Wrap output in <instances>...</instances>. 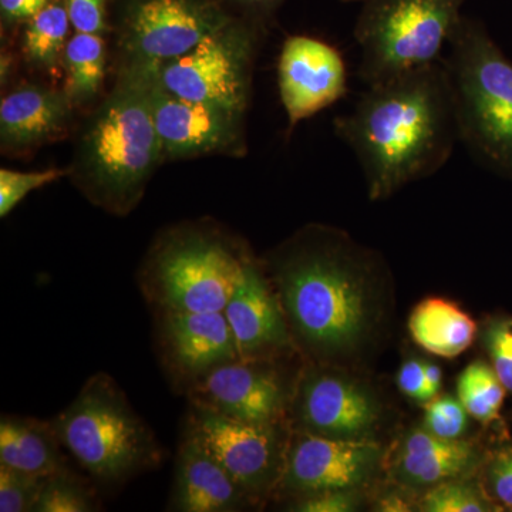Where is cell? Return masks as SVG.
<instances>
[{
	"label": "cell",
	"instance_id": "6da1fadb",
	"mask_svg": "<svg viewBox=\"0 0 512 512\" xmlns=\"http://www.w3.org/2000/svg\"><path fill=\"white\" fill-rule=\"evenodd\" d=\"M261 262L295 349L326 365L360 345L372 323L375 254L340 229L309 224Z\"/></svg>",
	"mask_w": 512,
	"mask_h": 512
},
{
	"label": "cell",
	"instance_id": "7a4b0ae2",
	"mask_svg": "<svg viewBox=\"0 0 512 512\" xmlns=\"http://www.w3.org/2000/svg\"><path fill=\"white\" fill-rule=\"evenodd\" d=\"M333 128L362 167L370 200H386L431 177L458 143L446 63L441 59L367 87Z\"/></svg>",
	"mask_w": 512,
	"mask_h": 512
},
{
	"label": "cell",
	"instance_id": "3957f363",
	"mask_svg": "<svg viewBox=\"0 0 512 512\" xmlns=\"http://www.w3.org/2000/svg\"><path fill=\"white\" fill-rule=\"evenodd\" d=\"M160 164L148 63L123 62L109 96L80 131L69 178L94 207L127 217L143 200Z\"/></svg>",
	"mask_w": 512,
	"mask_h": 512
},
{
	"label": "cell",
	"instance_id": "277c9868",
	"mask_svg": "<svg viewBox=\"0 0 512 512\" xmlns=\"http://www.w3.org/2000/svg\"><path fill=\"white\" fill-rule=\"evenodd\" d=\"M254 259L247 242L220 222L184 221L158 232L137 284L156 315L222 312Z\"/></svg>",
	"mask_w": 512,
	"mask_h": 512
},
{
	"label": "cell",
	"instance_id": "5b68a950",
	"mask_svg": "<svg viewBox=\"0 0 512 512\" xmlns=\"http://www.w3.org/2000/svg\"><path fill=\"white\" fill-rule=\"evenodd\" d=\"M446 63L458 143L485 170L512 181V62L481 20L463 15Z\"/></svg>",
	"mask_w": 512,
	"mask_h": 512
},
{
	"label": "cell",
	"instance_id": "8992f818",
	"mask_svg": "<svg viewBox=\"0 0 512 512\" xmlns=\"http://www.w3.org/2000/svg\"><path fill=\"white\" fill-rule=\"evenodd\" d=\"M50 421L63 447L100 487H120L163 463L156 434L109 373L90 376Z\"/></svg>",
	"mask_w": 512,
	"mask_h": 512
},
{
	"label": "cell",
	"instance_id": "52a82bcc",
	"mask_svg": "<svg viewBox=\"0 0 512 512\" xmlns=\"http://www.w3.org/2000/svg\"><path fill=\"white\" fill-rule=\"evenodd\" d=\"M467 0H366L355 40L366 87L440 62Z\"/></svg>",
	"mask_w": 512,
	"mask_h": 512
},
{
	"label": "cell",
	"instance_id": "ba28073f",
	"mask_svg": "<svg viewBox=\"0 0 512 512\" xmlns=\"http://www.w3.org/2000/svg\"><path fill=\"white\" fill-rule=\"evenodd\" d=\"M264 29L239 15L184 55L158 64L161 83L175 96L247 117L256 52Z\"/></svg>",
	"mask_w": 512,
	"mask_h": 512
},
{
	"label": "cell",
	"instance_id": "9c48e42d",
	"mask_svg": "<svg viewBox=\"0 0 512 512\" xmlns=\"http://www.w3.org/2000/svg\"><path fill=\"white\" fill-rule=\"evenodd\" d=\"M238 16L227 0H120L119 49L124 62L161 64L184 55Z\"/></svg>",
	"mask_w": 512,
	"mask_h": 512
},
{
	"label": "cell",
	"instance_id": "30bf717a",
	"mask_svg": "<svg viewBox=\"0 0 512 512\" xmlns=\"http://www.w3.org/2000/svg\"><path fill=\"white\" fill-rule=\"evenodd\" d=\"M185 424L255 505L279 487L289 440L281 424L245 423L195 404H190Z\"/></svg>",
	"mask_w": 512,
	"mask_h": 512
},
{
	"label": "cell",
	"instance_id": "8fae6325",
	"mask_svg": "<svg viewBox=\"0 0 512 512\" xmlns=\"http://www.w3.org/2000/svg\"><path fill=\"white\" fill-rule=\"evenodd\" d=\"M148 84L163 163L207 156H247L245 116L168 92L161 83L157 63H148Z\"/></svg>",
	"mask_w": 512,
	"mask_h": 512
},
{
	"label": "cell",
	"instance_id": "7c38bea8",
	"mask_svg": "<svg viewBox=\"0 0 512 512\" xmlns=\"http://www.w3.org/2000/svg\"><path fill=\"white\" fill-rule=\"evenodd\" d=\"M272 359H237L218 366L187 390L188 403L245 423L281 424L292 397Z\"/></svg>",
	"mask_w": 512,
	"mask_h": 512
},
{
	"label": "cell",
	"instance_id": "4fadbf2b",
	"mask_svg": "<svg viewBox=\"0 0 512 512\" xmlns=\"http://www.w3.org/2000/svg\"><path fill=\"white\" fill-rule=\"evenodd\" d=\"M278 89L292 133L301 121L348 94L349 72L342 53L319 37L289 36L278 59Z\"/></svg>",
	"mask_w": 512,
	"mask_h": 512
},
{
	"label": "cell",
	"instance_id": "5bb4252c",
	"mask_svg": "<svg viewBox=\"0 0 512 512\" xmlns=\"http://www.w3.org/2000/svg\"><path fill=\"white\" fill-rule=\"evenodd\" d=\"M380 447L367 439H338L295 430L289 434L284 473L278 488L306 495L353 490L372 473Z\"/></svg>",
	"mask_w": 512,
	"mask_h": 512
},
{
	"label": "cell",
	"instance_id": "9a60e30c",
	"mask_svg": "<svg viewBox=\"0 0 512 512\" xmlns=\"http://www.w3.org/2000/svg\"><path fill=\"white\" fill-rule=\"evenodd\" d=\"M156 319L158 356L180 393L218 366L241 359L224 312L160 313Z\"/></svg>",
	"mask_w": 512,
	"mask_h": 512
},
{
	"label": "cell",
	"instance_id": "2e32d148",
	"mask_svg": "<svg viewBox=\"0 0 512 512\" xmlns=\"http://www.w3.org/2000/svg\"><path fill=\"white\" fill-rule=\"evenodd\" d=\"M291 406L295 430L338 439H365L379 417L369 393L315 362L299 376Z\"/></svg>",
	"mask_w": 512,
	"mask_h": 512
},
{
	"label": "cell",
	"instance_id": "e0dca14e",
	"mask_svg": "<svg viewBox=\"0 0 512 512\" xmlns=\"http://www.w3.org/2000/svg\"><path fill=\"white\" fill-rule=\"evenodd\" d=\"M241 359L275 357L295 349L278 296L254 259L224 308Z\"/></svg>",
	"mask_w": 512,
	"mask_h": 512
},
{
	"label": "cell",
	"instance_id": "ac0fdd59",
	"mask_svg": "<svg viewBox=\"0 0 512 512\" xmlns=\"http://www.w3.org/2000/svg\"><path fill=\"white\" fill-rule=\"evenodd\" d=\"M254 505L249 495L185 424L167 510L235 512Z\"/></svg>",
	"mask_w": 512,
	"mask_h": 512
},
{
	"label": "cell",
	"instance_id": "d6986e66",
	"mask_svg": "<svg viewBox=\"0 0 512 512\" xmlns=\"http://www.w3.org/2000/svg\"><path fill=\"white\" fill-rule=\"evenodd\" d=\"M73 103L67 94L25 84L0 103V146L9 156L28 154L63 137L73 119Z\"/></svg>",
	"mask_w": 512,
	"mask_h": 512
},
{
	"label": "cell",
	"instance_id": "ffe728a7",
	"mask_svg": "<svg viewBox=\"0 0 512 512\" xmlns=\"http://www.w3.org/2000/svg\"><path fill=\"white\" fill-rule=\"evenodd\" d=\"M474 463L476 450L467 441L440 439L417 429L403 439L396 474L404 484L424 487L461 477Z\"/></svg>",
	"mask_w": 512,
	"mask_h": 512
},
{
	"label": "cell",
	"instance_id": "44dd1931",
	"mask_svg": "<svg viewBox=\"0 0 512 512\" xmlns=\"http://www.w3.org/2000/svg\"><path fill=\"white\" fill-rule=\"evenodd\" d=\"M52 421L3 414L0 419V466L53 476L69 467Z\"/></svg>",
	"mask_w": 512,
	"mask_h": 512
},
{
	"label": "cell",
	"instance_id": "7402d4cb",
	"mask_svg": "<svg viewBox=\"0 0 512 512\" xmlns=\"http://www.w3.org/2000/svg\"><path fill=\"white\" fill-rule=\"evenodd\" d=\"M409 330L420 348L434 356L454 359L473 345L477 325L456 303L429 298L414 308Z\"/></svg>",
	"mask_w": 512,
	"mask_h": 512
},
{
	"label": "cell",
	"instance_id": "603a6c76",
	"mask_svg": "<svg viewBox=\"0 0 512 512\" xmlns=\"http://www.w3.org/2000/svg\"><path fill=\"white\" fill-rule=\"evenodd\" d=\"M66 84L64 93L73 106H83L99 96L106 69V45L103 36L77 33L67 40L63 50Z\"/></svg>",
	"mask_w": 512,
	"mask_h": 512
},
{
	"label": "cell",
	"instance_id": "cb8c5ba5",
	"mask_svg": "<svg viewBox=\"0 0 512 512\" xmlns=\"http://www.w3.org/2000/svg\"><path fill=\"white\" fill-rule=\"evenodd\" d=\"M72 26L66 6L52 2L42 12L26 22L23 33V53L29 63L52 69L66 47V37Z\"/></svg>",
	"mask_w": 512,
	"mask_h": 512
},
{
	"label": "cell",
	"instance_id": "d4e9b609",
	"mask_svg": "<svg viewBox=\"0 0 512 512\" xmlns=\"http://www.w3.org/2000/svg\"><path fill=\"white\" fill-rule=\"evenodd\" d=\"M505 389L493 367L474 362L463 370L457 382L458 399L468 414L480 423L497 419L503 407Z\"/></svg>",
	"mask_w": 512,
	"mask_h": 512
},
{
	"label": "cell",
	"instance_id": "484cf974",
	"mask_svg": "<svg viewBox=\"0 0 512 512\" xmlns=\"http://www.w3.org/2000/svg\"><path fill=\"white\" fill-rule=\"evenodd\" d=\"M101 511L99 494L86 478L64 468L47 477L45 488L33 512Z\"/></svg>",
	"mask_w": 512,
	"mask_h": 512
},
{
	"label": "cell",
	"instance_id": "4316f807",
	"mask_svg": "<svg viewBox=\"0 0 512 512\" xmlns=\"http://www.w3.org/2000/svg\"><path fill=\"white\" fill-rule=\"evenodd\" d=\"M69 177L67 168H47L42 171L0 170V217L6 218L25 200L30 192Z\"/></svg>",
	"mask_w": 512,
	"mask_h": 512
},
{
	"label": "cell",
	"instance_id": "83f0119b",
	"mask_svg": "<svg viewBox=\"0 0 512 512\" xmlns=\"http://www.w3.org/2000/svg\"><path fill=\"white\" fill-rule=\"evenodd\" d=\"M47 477L0 466V511L33 512Z\"/></svg>",
	"mask_w": 512,
	"mask_h": 512
},
{
	"label": "cell",
	"instance_id": "f1b7e54d",
	"mask_svg": "<svg viewBox=\"0 0 512 512\" xmlns=\"http://www.w3.org/2000/svg\"><path fill=\"white\" fill-rule=\"evenodd\" d=\"M421 510L427 512H484L490 505L466 483H458L456 478L431 485L429 493L421 501Z\"/></svg>",
	"mask_w": 512,
	"mask_h": 512
},
{
	"label": "cell",
	"instance_id": "f546056e",
	"mask_svg": "<svg viewBox=\"0 0 512 512\" xmlns=\"http://www.w3.org/2000/svg\"><path fill=\"white\" fill-rule=\"evenodd\" d=\"M466 407L460 399L440 397L427 403L423 429L446 440H461L468 427Z\"/></svg>",
	"mask_w": 512,
	"mask_h": 512
},
{
	"label": "cell",
	"instance_id": "4dcf8cb0",
	"mask_svg": "<svg viewBox=\"0 0 512 512\" xmlns=\"http://www.w3.org/2000/svg\"><path fill=\"white\" fill-rule=\"evenodd\" d=\"M485 340L495 373L507 392L512 393V319L495 322Z\"/></svg>",
	"mask_w": 512,
	"mask_h": 512
},
{
	"label": "cell",
	"instance_id": "1f68e13d",
	"mask_svg": "<svg viewBox=\"0 0 512 512\" xmlns=\"http://www.w3.org/2000/svg\"><path fill=\"white\" fill-rule=\"evenodd\" d=\"M64 6L77 33H106V0H64Z\"/></svg>",
	"mask_w": 512,
	"mask_h": 512
},
{
	"label": "cell",
	"instance_id": "d6a6232c",
	"mask_svg": "<svg viewBox=\"0 0 512 512\" xmlns=\"http://www.w3.org/2000/svg\"><path fill=\"white\" fill-rule=\"evenodd\" d=\"M356 497L352 490H329L299 495L289 510L298 512H349L356 510Z\"/></svg>",
	"mask_w": 512,
	"mask_h": 512
},
{
	"label": "cell",
	"instance_id": "836d02e7",
	"mask_svg": "<svg viewBox=\"0 0 512 512\" xmlns=\"http://www.w3.org/2000/svg\"><path fill=\"white\" fill-rule=\"evenodd\" d=\"M495 497L512 508V447L498 453L488 470Z\"/></svg>",
	"mask_w": 512,
	"mask_h": 512
},
{
	"label": "cell",
	"instance_id": "e575fe53",
	"mask_svg": "<svg viewBox=\"0 0 512 512\" xmlns=\"http://www.w3.org/2000/svg\"><path fill=\"white\" fill-rule=\"evenodd\" d=\"M397 384L400 390L410 399L421 403H429L424 382V362L420 360H407L400 367L397 375Z\"/></svg>",
	"mask_w": 512,
	"mask_h": 512
},
{
	"label": "cell",
	"instance_id": "d590c367",
	"mask_svg": "<svg viewBox=\"0 0 512 512\" xmlns=\"http://www.w3.org/2000/svg\"><path fill=\"white\" fill-rule=\"evenodd\" d=\"M52 2L53 0H0L3 25L29 22Z\"/></svg>",
	"mask_w": 512,
	"mask_h": 512
},
{
	"label": "cell",
	"instance_id": "8d00e7d4",
	"mask_svg": "<svg viewBox=\"0 0 512 512\" xmlns=\"http://www.w3.org/2000/svg\"><path fill=\"white\" fill-rule=\"evenodd\" d=\"M227 2L229 6L239 10V15L265 26L285 0H227Z\"/></svg>",
	"mask_w": 512,
	"mask_h": 512
},
{
	"label": "cell",
	"instance_id": "74e56055",
	"mask_svg": "<svg viewBox=\"0 0 512 512\" xmlns=\"http://www.w3.org/2000/svg\"><path fill=\"white\" fill-rule=\"evenodd\" d=\"M424 382H426V393L429 402L436 399L440 392L441 382H443V372L439 366L434 363H424Z\"/></svg>",
	"mask_w": 512,
	"mask_h": 512
},
{
	"label": "cell",
	"instance_id": "f35d334b",
	"mask_svg": "<svg viewBox=\"0 0 512 512\" xmlns=\"http://www.w3.org/2000/svg\"><path fill=\"white\" fill-rule=\"evenodd\" d=\"M379 507L380 511L387 512L410 511L406 501H403L402 498L397 497V495H390V497L384 498Z\"/></svg>",
	"mask_w": 512,
	"mask_h": 512
},
{
	"label": "cell",
	"instance_id": "ab89813d",
	"mask_svg": "<svg viewBox=\"0 0 512 512\" xmlns=\"http://www.w3.org/2000/svg\"><path fill=\"white\" fill-rule=\"evenodd\" d=\"M345 2H357V3H363V2H366V0H345Z\"/></svg>",
	"mask_w": 512,
	"mask_h": 512
}]
</instances>
